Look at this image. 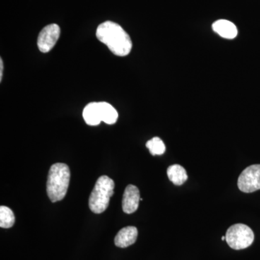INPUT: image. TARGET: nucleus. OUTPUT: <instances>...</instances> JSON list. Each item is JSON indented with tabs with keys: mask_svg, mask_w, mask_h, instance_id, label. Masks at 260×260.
Masks as SVG:
<instances>
[{
	"mask_svg": "<svg viewBox=\"0 0 260 260\" xmlns=\"http://www.w3.org/2000/svg\"><path fill=\"white\" fill-rule=\"evenodd\" d=\"M221 239L223 241L225 240V237H222Z\"/></svg>",
	"mask_w": 260,
	"mask_h": 260,
	"instance_id": "nucleus-16",
	"label": "nucleus"
},
{
	"mask_svg": "<svg viewBox=\"0 0 260 260\" xmlns=\"http://www.w3.org/2000/svg\"><path fill=\"white\" fill-rule=\"evenodd\" d=\"M15 221L13 210L6 206L0 207V227L10 229L13 227Z\"/></svg>",
	"mask_w": 260,
	"mask_h": 260,
	"instance_id": "nucleus-13",
	"label": "nucleus"
},
{
	"mask_svg": "<svg viewBox=\"0 0 260 260\" xmlns=\"http://www.w3.org/2000/svg\"><path fill=\"white\" fill-rule=\"evenodd\" d=\"M214 31L220 37L227 39H234L237 37V26L227 20H218L213 24Z\"/></svg>",
	"mask_w": 260,
	"mask_h": 260,
	"instance_id": "nucleus-9",
	"label": "nucleus"
},
{
	"mask_svg": "<svg viewBox=\"0 0 260 260\" xmlns=\"http://www.w3.org/2000/svg\"><path fill=\"white\" fill-rule=\"evenodd\" d=\"M138 229L135 226L123 228L114 239V244L118 247L126 248L133 245L137 241L138 238Z\"/></svg>",
	"mask_w": 260,
	"mask_h": 260,
	"instance_id": "nucleus-8",
	"label": "nucleus"
},
{
	"mask_svg": "<svg viewBox=\"0 0 260 260\" xmlns=\"http://www.w3.org/2000/svg\"><path fill=\"white\" fill-rule=\"evenodd\" d=\"M83 116L84 120L88 125H99L102 121L99 103L88 104L84 109Z\"/></svg>",
	"mask_w": 260,
	"mask_h": 260,
	"instance_id": "nucleus-10",
	"label": "nucleus"
},
{
	"mask_svg": "<svg viewBox=\"0 0 260 260\" xmlns=\"http://www.w3.org/2000/svg\"><path fill=\"white\" fill-rule=\"evenodd\" d=\"M114 182L107 176L99 177L89 198V208L94 213H104L114 194Z\"/></svg>",
	"mask_w": 260,
	"mask_h": 260,
	"instance_id": "nucleus-3",
	"label": "nucleus"
},
{
	"mask_svg": "<svg viewBox=\"0 0 260 260\" xmlns=\"http://www.w3.org/2000/svg\"><path fill=\"white\" fill-rule=\"evenodd\" d=\"M96 37L116 56L128 55L133 48V43L127 32L114 22L106 21L99 25Z\"/></svg>",
	"mask_w": 260,
	"mask_h": 260,
	"instance_id": "nucleus-1",
	"label": "nucleus"
},
{
	"mask_svg": "<svg viewBox=\"0 0 260 260\" xmlns=\"http://www.w3.org/2000/svg\"><path fill=\"white\" fill-rule=\"evenodd\" d=\"M146 147L150 154L153 155H162L166 151V145L162 140L158 137L152 138L147 142Z\"/></svg>",
	"mask_w": 260,
	"mask_h": 260,
	"instance_id": "nucleus-14",
	"label": "nucleus"
},
{
	"mask_svg": "<svg viewBox=\"0 0 260 260\" xmlns=\"http://www.w3.org/2000/svg\"><path fill=\"white\" fill-rule=\"evenodd\" d=\"M70 171L67 164L57 162L51 166L48 175L47 194L52 203L64 199L68 192Z\"/></svg>",
	"mask_w": 260,
	"mask_h": 260,
	"instance_id": "nucleus-2",
	"label": "nucleus"
},
{
	"mask_svg": "<svg viewBox=\"0 0 260 260\" xmlns=\"http://www.w3.org/2000/svg\"><path fill=\"white\" fill-rule=\"evenodd\" d=\"M60 36V28L56 24H50L42 29L38 37L37 44L43 53L50 51Z\"/></svg>",
	"mask_w": 260,
	"mask_h": 260,
	"instance_id": "nucleus-6",
	"label": "nucleus"
},
{
	"mask_svg": "<svg viewBox=\"0 0 260 260\" xmlns=\"http://www.w3.org/2000/svg\"><path fill=\"white\" fill-rule=\"evenodd\" d=\"M167 175L174 185H182L188 179L185 169L179 164H174L168 168Z\"/></svg>",
	"mask_w": 260,
	"mask_h": 260,
	"instance_id": "nucleus-11",
	"label": "nucleus"
},
{
	"mask_svg": "<svg viewBox=\"0 0 260 260\" xmlns=\"http://www.w3.org/2000/svg\"><path fill=\"white\" fill-rule=\"evenodd\" d=\"M254 234L252 230L244 224L233 225L228 229L225 241L233 249L240 250L249 247L254 242Z\"/></svg>",
	"mask_w": 260,
	"mask_h": 260,
	"instance_id": "nucleus-4",
	"label": "nucleus"
},
{
	"mask_svg": "<svg viewBox=\"0 0 260 260\" xmlns=\"http://www.w3.org/2000/svg\"><path fill=\"white\" fill-rule=\"evenodd\" d=\"M140 191L136 186L129 184L124 190L122 199L123 211L126 214L135 213L139 207Z\"/></svg>",
	"mask_w": 260,
	"mask_h": 260,
	"instance_id": "nucleus-7",
	"label": "nucleus"
},
{
	"mask_svg": "<svg viewBox=\"0 0 260 260\" xmlns=\"http://www.w3.org/2000/svg\"><path fill=\"white\" fill-rule=\"evenodd\" d=\"M99 104L102 121L108 124L116 123L119 116L116 109L107 102H99Z\"/></svg>",
	"mask_w": 260,
	"mask_h": 260,
	"instance_id": "nucleus-12",
	"label": "nucleus"
},
{
	"mask_svg": "<svg viewBox=\"0 0 260 260\" xmlns=\"http://www.w3.org/2000/svg\"><path fill=\"white\" fill-rule=\"evenodd\" d=\"M3 62L2 59H0V80L3 78Z\"/></svg>",
	"mask_w": 260,
	"mask_h": 260,
	"instance_id": "nucleus-15",
	"label": "nucleus"
},
{
	"mask_svg": "<svg viewBox=\"0 0 260 260\" xmlns=\"http://www.w3.org/2000/svg\"><path fill=\"white\" fill-rule=\"evenodd\" d=\"M238 187L245 193L260 189V164L250 166L243 171L238 179Z\"/></svg>",
	"mask_w": 260,
	"mask_h": 260,
	"instance_id": "nucleus-5",
	"label": "nucleus"
}]
</instances>
